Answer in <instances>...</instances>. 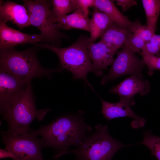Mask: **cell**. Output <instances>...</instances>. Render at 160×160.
<instances>
[{
	"label": "cell",
	"mask_w": 160,
	"mask_h": 160,
	"mask_svg": "<svg viewBox=\"0 0 160 160\" xmlns=\"http://www.w3.org/2000/svg\"><path fill=\"white\" fill-rule=\"evenodd\" d=\"M84 111L61 116L49 124L30 131L36 136H41L43 148L51 147L57 154L56 159L65 154L71 145L77 147L92 130V128L84 121Z\"/></svg>",
	"instance_id": "cell-1"
},
{
	"label": "cell",
	"mask_w": 160,
	"mask_h": 160,
	"mask_svg": "<svg viewBox=\"0 0 160 160\" xmlns=\"http://www.w3.org/2000/svg\"><path fill=\"white\" fill-rule=\"evenodd\" d=\"M36 49L29 48L19 51L15 47L0 49V70L28 82L36 77L49 79L53 72L63 70L60 67L51 69L44 67L38 59Z\"/></svg>",
	"instance_id": "cell-2"
},
{
	"label": "cell",
	"mask_w": 160,
	"mask_h": 160,
	"mask_svg": "<svg viewBox=\"0 0 160 160\" xmlns=\"http://www.w3.org/2000/svg\"><path fill=\"white\" fill-rule=\"evenodd\" d=\"M90 42L89 37L81 35L71 45L65 48H60L45 43H40L37 45L54 52L59 58L61 68L70 72L73 74V80H83L85 84L95 92L87 79V75L90 72L98 76L102 75L103 73L95 69L90 58L87 49Z\"/></svg>",
	"instance_id": "cell-3"
},
{
	"label": "cell",
	"mask_w": 160,
	"mask_h": 160,
	"mask_svg": "<svg viewBox=\"0 0 160 160\" xmlns=\"http://www.w3.org/2000/svg\"><path fill=\"white\" fill-rule=\"evenodd\" d=\"M51 109L38 110L32 87L29 83L21 95L10 107L1 113L7 122L10 132H29L31 124L34 119L43 120Z\"/></svg>",
	"instance_id": "cell-4"
},
{
	"label": "cell",
	"mask_w": 160,
	"mask_h": 160,
	"mask_svg": "<svg viewBox=\"0 0 160 160\" xmlns=\"http://www.w3.org/2000/svg\"><path fill=\"white\" fill-rule=\"evenodd\" d=\"M95 131L88 135L75 150H68L65 154L72 153L76 160H112L115 153L125 145L113 139L109 134L107 125L95 127Z\"/></svg>",
	"instance_id": "cell-5"
},
{
	"label": "cell",
	"mask_w": 160,
	"mask_h": 160,
	"mask_svg": "<svg viewBox=\"0 0 160 160\" xmlns=\"http://www.w3.org/2000/svg\"><path fill=\"white\" fill-rule=\"evenodd\" d=\"M1 136L5 149L15 156L12 160H45L41 153V138L30 131L24 133L2 131Z\"/></svg>",
	"instance_id": "cell-6"
},
{
	"label": "cell",
	"mask_w": 160,
	"mask_h": 160,
	"mask_svg": "<svg viewBox=\"0 0 160 160\" xmlns=\"http://www.w3.org/2000/svg\"><path fill=\"white\" fill-rule=\"evenodd\" d=\"M34 9L30 15L31 25L38 28L41 32L44 41V43L55 47L60 42L65 35L59 31L55 22L56 18L52 11L51 1L36 0Z\"/></svg>",
	"instance_id": "cell-7"
},
{
	"label": "cell",
	"mask_w": 160,
	"mask_h": 160,
	"mask_svg": "<svg viewBox=\"0 0 160 160\" xmlns=\"http://www.w3.org/2000/svg\"><path fill=\"white\" fill-rule=\"evenodd\" d=\"M108 73L102 79L100 83L108 82L124 75H130L143 77L142 71L145 65L143 59L124 48L117 53V57Z\"/></svg>",
	"instance_id": "cell-8"
},
{
	"label": "cell",
	"mask_w": 160,
	"mask_h": 160,
	"mask_svg": "<svg viewBox=\"0 0 160 160\" xmlns=\"http://www.w3.org/2000/svg\"><path fill=\"white\" fill-rule=\"evenodd\" d=\"M29 83L0 70L1 113L13 104Z\"/></svg>",
	"instance_id": "cell-9"
},
{
	"label": "cell",
	"mask_w": 160,
	"mask_h": 160,
	"mask_svg": "<svg viewBox=\"0 0 160 160\" xmlns=\"http://www.w3.org/2000/svg\"><path fill=\"white\" fill-rule=\"evenodd\" d=\"M150 82L144 79L143 77L131 75L112 87L109 92L118 95L120 100L131 106L135 104L133 97L135 95L139 94L141 96L145 95L150 92Z\"/></svg>",
	"instance_id": "cell-10"
},
{
	"label": "cell",
	"mask_w": 160,
	"mask_h": 160,
	"mask_svg": "<svg viewBox=\"0 0 160 160\" xmlns=\"http://www.w3.org/2000/svg\"><path fill=\"white\" fill-rule=\"evenodd\" d=\"M101 101L102 109L100 112L108 121L115 119L129 117L133 119L131 126L134 129L143 127L146 120L137 115L132 110L130 105L124 101L111 103L104 100L99 96Z\"/></svg>",
	"instance_id": "cell-11"
},
{
	"label": "cell",
	"mask_w": 160,
	"mask_h": 160,
	"mask_svg": "<svg viewBox=\"0 0 160 160\" xmlns=\"http://www.w3.org/2000/svg\"><path fill=\"white\" fill-rule=\"evenodd\" d=\"M39 42L44 43L41 34H26L10 27L5 23H0V49L28 43L37 45Z\"/></svg>",
	"instance_id": "cell-12"
},
{
	"label": "cell",
	"mask_w": 160,
	"mask_h": 160,
	"mask_svg": "<svg viewBox=\"0 0 160 160\" xmlns=\"http://www.w3.org/2000/svg\"><path fill=\"white\" fill-rule=\"evenodd\" d=\"M30 16L25 6L13 2L0 1V23L10 21L22 29L31 25Z\"/></svg>",
	"instance_id": "cell-13"
},
{
	"label": "cell",
	"mask_w": 160,
	"mask_h": 160,
	"mask_svg": "<svg viewBox=\"0 0 160 160\" xmlns=\"http://www.w3.org/2000/svg\"><path fill=\"white\" fill-rule=\"evenodd\" d=\"M87 49L95 68L103 73V71L113 62V56L117 51L101 40L97 43L90 42Z\"/></svg>",
	"instance_id": "cell-14"
},
{
	"label": "cell",
	"mask_w": 160,
	"mask_h": 160,
	"mask_svg": "<svg viewBox=\"0 0 160 160\" xmlns=\"http://www.w3.org/2000/svg\"><path fill=\"white\" fill-rule=\"evenodd\" d=\"M59 29L68 30L73 28L84 30L90 32V19L82 9L79 8L73 13L55 19Z\"/></svg>",
	"instance_id": "cell-15"
},
{
	"label": "cell",
	"mask_w": 160,
	"mask_h": 160,
	"mask_svg": "<svg viewBox=\"0 0 160 160\" xmlns=\"http://www.w3.org/2000/svg\"><path fill=\"white\" fill-rule=\"evenodd\" d=\"M114 0H95L94 8L106 14L114 23L122 29L129 28L133 22L123 15L114 3Z\"/></svg>",
	"instance_id": "cell-16"
},
{
	"label": "cell",
	"mask_w": 160,
	"mask_h": 160,
	"mask_svg": "<svg viewBox=\"0 0 160 160\" xmlns=\"http://www.w3.org/2000/svg\"><path fill=\"white\" fill-rule=\"evenodd\" d=\"M132 32L129 28L122 29L113 23L102 33L100 36V40L117 51L124 44Z\"/></svg>",
	"instance_id": "cell-17"
},
{
	"label": "cell",
	"mask_w": 160,
	"mask_h": 160,
	"mask_svg": "<svg viewBox=\"0 0 160 160\" xmlns=\"http://www.w3.org/2000/svg\"><path fill=\"white\" fill-rule=\"evenodd\" d=\"M113 23L106 14L94 8L90 19V36L89 37L91 42L94 43L105 30Z\"/></svg>",
	"instance_id": "cell-18"
},
{
	"label": "cell",
	"mask_w": 160,
	"mask_h": 160,
	"mask_svg": "<svg viewBox=\"0 0 160 160\" xmlns=\"http://www.w3.org/2000/svg\"><path fill=\"white\" fill-rule=\"evenodd\" d=\"M141 1L146 15L147 25L155 34L160 13V0H142Z\"/></svg>",
	"instance_id": "cell-19"
},
{
	"label": "cell",
	"mask_w": 160,
	"mask_h": 160,
	"mask_svg": "<svg viewBox=\"0 0 160 160\" xmlns=\"http://www.w3.org/2000/svg\"><path fill=\"white\" fill-rule=\"evenodd\" d=\"M51 1L52 11L57 18L64 17L78 8L75 0H52Z\"/></svg>",
	"instance_id": "cell-20"
},
{
	"label": "cell",
	"mask_w": 160,
	"mask_h": 160,
	"mask_svg": "<svg viewBox=\"0 0 160 160\" xmlns=\"http://www.w3.org/2000/svg\"><path fill=\"white\" fill-rule=\"evenodd\" d=\"M143 135V140L138 144L146 146L151 150V154L160 160V137L152 135L151 131H145Z\"/></svg>",
	"instance_id": "cell-21"
},
{
	"label": "cell",
	"mask_w": 160,
	"mask_h": 160,
	"mask_svg": "<svg viewBox=\"0 0 160 160\" xmlns=\"http://www.w3.org/2000/svg\"><path fill=\"white\" fill-rule=\"evenodd\" d=\"M132 32L138 35L145 42L149 41L153 36V33L149 29L147 25H142L139 20L133 22L129 28Z\"/></svg>",
	"instance_id": "cell-22"
},
{
	"label": "cell",
	"mask_w": 160,
	"mask_h": 160,
	"mask_svg": "<svg viewBox=\"0 0 160 160\" xmlns=\"http://www.w3.org/2000/svg\"><path fill=\"white\" fill-rule=\"evenodd\" d=\"M146 42L138 35L132 32L124 44V48L134 53L142 50Z\"/></svg>",
	"instance_id": "cell-23"
},
{
	"label": "cell",
	"mask_w": 160,
	"mask_h": 160,
	"mask_svg": "<svg viewBox=\"0 0 160 160\" xmlns=\"http://www.w3.org/2000/svg\"><path fill=\"white\" fill-rule=\"evenodd\" d=\"M145 64L148 68L149 75L152 76L155 70H160V54L142 55Z\"/></svg>",
	"instance_id": "cell-24"
},
{
	"label": "cell",
	"mask_w": 160,
	"mask_h": 160,
	"mask_svg": "<svg viewBox=\"0 0 160 160\" xmlns=\"http://www.w3.org/2000/svg\"><path fill=\"white\" fill-rule=\"evenodd\" d=\"M160 46L150 41L145 43L141 50L139 52L141 55H154L159 53Z\"/></svg>",
	"instance_id": "cell-25"
},
{
	"label": "cell",
	"mask_w": 160,
	"mask_h": 160,
	"mask_svg": "<svg viewBox=\"0 0 160 160\" xmlns=\"http://www.w3.org/2000/svg\"><path fill=\"white\" fill-rule=\"evenodd\" d=\"M78 7L82 9L87 14L89 13V8H94L95 0H75Z\"/></svg>",
	"instance_id": "cell-26"
},
{
	"label": "cell",
	"mask_w": 160,
	"mask_h": 160,
	"mask_svg": "<svg viewBox=\"0 0 160 160\" xmlns=\"http://www.w3.org/2000/svg\"><path fill=\"white\" fill-rule=\"evenodd\" d=\"M116 4L121 7L123 11H126L131 7L137 5V3L134 0H117Z\"/></svg>",
	"instance_id": "cell-27"
},
{
	"label": "cell",
	"mask_w": 160,
	"mask_h": 160,
	"mask_svg": "<svg viewBox=\"0 0 160 160\" xmlns=\"http://www.w3.org/2000/svg\"><path fill=\"white\" fill-rule=\"evenodd\" d=\"M23 1L24 2V5L25 6L30 15L32 13L34 9L35 5V1L23 0Z\"/></svg>",
	"instance_id": "cell-28"
},
{
	"label": "cell",
	"mask_w": 160,
	"mask_h": 160,
	"mask_svg": "<svg viewBox=\"0 0 160 160\" xmlns=\"http://www.w3.org/2000/svg\"><path fill=\"white\" fill-rule=\"evenodd\" d=\"M6 158H11L12 159L15 158V156L12 153L5 149H0V159H1Z\"/></svg>",
	"instance_id": "cell-29"
},
{
	"label": "cell",
	"mask_w": 160,
	"mask_h": 160,
	"mask_svg": "<svg viewBox=\"0 0 160 160\" xmlns=\"http://www.w3.org/2000/svg\"><path fill=\"white\" fill-rule=\"evenodd\" d=\"M150 41L160 46V35L154 34L150 40Z\"/></svg>",
	"instance_id": "cell-30"
}]
</instances>
